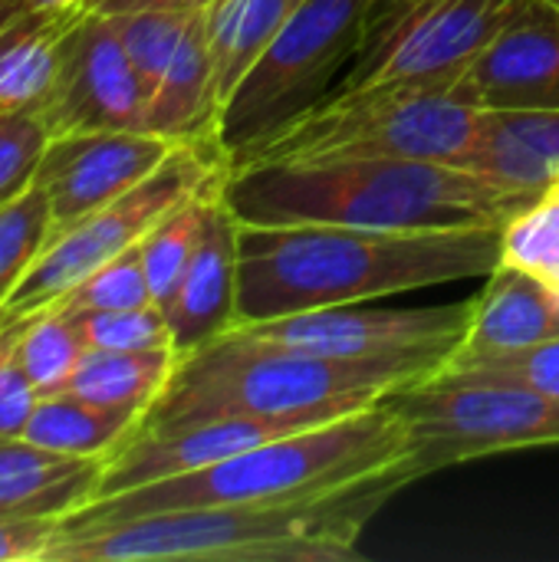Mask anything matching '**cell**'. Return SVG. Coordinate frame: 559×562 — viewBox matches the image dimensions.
Segmentation results:
<instances>
[{"mask_svg":"<svg viewBox=\"0 0 559 562\" xmlns=\"http://www.w3.org/2000/svg\"><path fill=\"white\" fill-rule=\"evenodd\" d=\"M550 3H554V7H559V0H550Z\"/></svg>","mask_w":559,"mask_h":562,"instance_id":"74e56055","label":"cell"},{"mask_svg":"<svg viewBox=\"0 0 559 562\" xmlns=\"http://www.w3.org/2000/svg\"><path fill=\"white\" fill-rule=\"evenodd\" d=\"M300 3L303 0H217L208 10L217 102L231 95V89L267 49V43L283 30V23Z\"/></svg>","mask_w":559,"mask_h":562,"instance_id":"cb8c5ba5","label":"cell"},{"mask_svg":"<svg viewBox=\"0 0 559 562\" xmlns=\"http://www.w3.org/2000/svg\"><path fill=\"white\" fill-rule=\"evenodd\" d=\"M501 260L504 227L385 231L241 221L237 323H264L438 283L491 277Z\"/></svg>","mask_w":559,"mask_h":562,"instance_id":"6da1fadb","label":"cell"},{"mask_svg":"<svg viewBox=\"0 0 559 562\" xmlns=\"http://www.w3.org/2000/svg\"><path fill=\"white\" fill-rule=\"evenodd\" d=\"M79 326H82L86 349L138 352V349L171 346V329L158 303L135 306V310H86L79 313Z\"/></svg>","mask_w":559,"mask_h":562,"instance_id":"f546056e","label":"cell"},{"mask_svg":"<svg viewBox=\"0 0 559 562\" xmlns=\"http://www.w3.org/2000/svg\"><path fill=\"white\" fill-rule=\"evenodd\" d=\"M16 356L36 395L63 392L79 359L86 356L79 313L56 303L23 316L16 336Z\"/></svg>","mask_w":559,"mask_h":562,"instance_id":"484cf974","label":"cell"},{"mask_svg":"<svg viewBox=\"0 0 559 562\" xmlns=\"http://www.w3.org/2000/svg\"><path fill=\"white\" fill-rule=\"evenodd\" d=\"M175 362H178L175 346L138 349V352L86 349L63 392H72L105 408H125L145 415L152 402L161 395V389L168 385Z\"/></svg>","mask_w":559,"mask_h":562,"instance_id":"603a6c76","label":"cell"},{"mask_svg":"<svg viewBox=\"0 0 559 562\" xmlns=\"http://www.w3.org/2000/svg\"><path fill=\"white\" fill-rule=\"evenodd\" d=\"M30 10H82L86 0H26Z\"/></svg>","mask_w":559,"mask_h":562,"instance_id":"d590c367","label":"cell"},{"mask_svg":"<svg viewBox=\"0 0 559 562\" xmlns=\"http://www.w3.org/2000/svg\"><path fill=\"white\" fill-rule=\"evenodd\" d=\"M540 194L432 158L247 165L224 178V201L244 224L507 227Z\"/></svg>","mask_w":559,"mask_h":562,"instance_id":"7a4b0ae2","label":"cell"},{"mask_svg":"<svg viewBox=\"0 0 559 562\" xmlns=\"http://www.w3.org/2000/svg\"><path fill=\"white\" fill-rule=\"evenodd\" d=\"M461 168L514 188L547 191L559 181V109L481 112Z\"/></svg>","mask_w":559,"mask_h":562,"instance_id":"d6986e66","label":"cell"},{"mask_svg":"<svg viewBox=\"0 0 559 562\" xmlns=\"http://www.w3.org/2000/svg\"><path fill=\"white\" fill-rule=\"evenodd\" d=\"M138 422H142L138 412L105 408L72 392H49L36 398L33 415L20 438L59 454L109 461L128 441Z\"/></svg>","mask_w":559,"mask_h":562,"instance_id":"7402d4cb","label":"cell"},{"mask_svg":"<svg viewBox=\"0 0 559 562\" xmlns=\"http://www.w3.org/2000/svg\"><path fill=\"white\" fill-rule=\"evenodd\" d=\"M409 428V464L418 477L501 451L559 445V402L527 385L461 369L389 395Z\"/></svg>","mask_w":559,"mask_h":562,"instance_id":"ba28073f","label":"cell"},{"mask_svg":"<svg viewBox=\"0 0 559 562\" xmlns=\"http://www.w3.org/2000/svg\"><path fill=\"white\" fill-rule=\"evenodd\" d=\"M441 366L438 356L336 359L290 352L227 329L178 356L168 385L138 428L165 431L217 418H339L435 375Z\"/></svg>","mask_w":559,"mask_h":562,"instance_id":"5b68a950","label":"cell"},{"mask_svg":"<svg viewBox=\"0 0 559 562\" xmlns=\"http://www.w3.org/2000/svg\"><path fill=\"white\" fill-rule=\"evenodd\" d=\"M26 10V0H0V33H3V26L16 16V13H23Z\"/></svg>","mask_w":559,"mask_h":562,"instance_id":"8d00e7d4","label":"cell"},{"mask_svg":"<svg viewBox=\"0 0 559 562\" xmlns=\"http://www.w3.org/2000/svg\"><path fill=\"white\" fill-rule=\"evenodd\" d=\"M481 112L451 89L366 86L339 89L273 132L227 168L326 165L356 158H432L465 165Z\"/></svg>","mask_w":559,"mask_h":562,"instance_id":"8992f818","label":"cell"},{"mask_svg":"<svg viewBox=\"0 0 559 562\" xmlns=\"http://www.w3.org/2000/svg\"><path fill=\"white\" fill-rule=\"evenodd\" d=\"M59 520H0V562L46 560Z\"/></svg>","mask_w":559,"mask_h":562,"instance_id":"836d02e7","label":"cell"},{"mask_svg":"<svg viewBox=\"0 0 559 562\" xmlns=\"http://www.w3.org/2000/svg\"><path fill=\"white\" fill-rule=\"evenodd\" d=\"M237 224L221 184L211 198L201 244L161 306L178 356L217 339L237 323Z\"/></svg>","mask_w":559,"mask_h":562,"instance_id":"2e32d148","label":"cell"},{"mask_svg":"<svg viewBox=\"0 0 559 562\" xmlns=\"http://www.w3.org/2000/svg\"><path fill=\"white\" fill-rule=\"evenodd\" d=\"M175 148L178 142L135 128L49 135L33 184L49 198L53 237L145 181Z\"/></svg>","mask_w":559,"mask_h":562,"instance_id":"4fadbf2b","label":"cell"},{"mask_svg":"<svg viewBox=\"0 0 559 562\" xmlns=\"http://www.w3.org/2000/svg\"><path fill=\"white\" fill-rule=\"evenodd\" d=\"M53 237V211L43 188L30 184L0 207V310Z\"/></svg>","mask_w":559,"mask_h":562,"instance_id":"4316f807","label":"cell"},{"mask_svg":"<svg viewBox=\"0 0 559 562\" xmlns=\"http://www.w3.org/2000/svg\"><path fill=\"white\" fill-rule=\"evenodd\" d=\"M224 171L227 158L214 142H181L145 181L56 234L3 303L0 319H23L59 303L96 267L135 247L175 204Z\"/></svg>","mask_w":559,"mask_h":562,"instance_id":"9c48e42d","label":"cell"},{"mask_svg":"<svg viewBox=\"0 0 559 562\" xmlns=\"http://www.w3.org/2000/svg\"><path fill=\"white\" fill-rule=\"evenodd\" d=\"M559 339V290L537 273L504 263L471 300V323L458 352L445 366L507 356Z\"/></svg>","mask_w":559,"mask_h":562,"instance_id":"e0dca14e","label":"cell"},{"mask_svg":"<svg viewBox=\"0 0 559 562\" xmlns=\"http://www.w3.org/2000/svg\"><path fill=\"white\" fill-rule=\"evenodd\" d=\"M102 471V458L0 438V520H63L96 497Z\"/></svg>","mask_w":559,"mask_h":562,"instance_id":"ac0fdd59","label":"cell"},{"mask_svg":"<svg viewBox=\"0 0 559 562\" xmlns=\"http://www.w3.org/2000/svg\"><path fill=\"white\" fill-rule=\"evenodd\" d=\"M148 95L115 33L112 16L82 10L63 36L59 69L46 99L33 109L49 135L145 128Z\"/></svg>","mask_w":559,"mask_h":562,"instance_id":"7c38bea8","label":"cell"},{"mask_svg":"<svg viewBox=\"0 0 559 562\" xmlns=\"http://www.w3.org/2000/svg\"><path fill=\"white\" fill-rule=\"evenodd\" d=\"M451 95L478 112L559 109V7L517 0L504 26L458 76Z\"/></svg>","mask_w":559,"mask_h":562,"instance_id":"5bb4252c","label":"cell"},{"mask_svg":"<svg viewBox=\"0 0 559 562\" xmlns=\"http://www.w3.org/2000/svg\"><path fill=\"white\" fill-rule=\"evenodd\" d=\"M441 369H461V372H474V375H488V379L517 382V385H527V389L559 402V339H550L534 349L474 359L465 366H441Z\"/></svg>","mask_w":559,"mask_h":562,"instance_id":"1f68e13d","label":"cell"},{"mask_svg":"<svg viewBox=\"0 0 559 562\" xmlns=\"http://www.w3.org/2000/svg\"><path fill=\"white\" fill-rule=\"evenodd\" d=\"M415 481L405 458L336 494L145 514L56 533L46 562H356L366 524Z\"/></svg>","mask_w":559,"mask_h":562,"instance_id":"3957f363","label":"cell"},{"mask_svg":"<svg viewBox=\"0 0 559 562\" xmlns=\"http://www.w3.org/2000/svg\"><path fill=\"white\" fill-rule=\"evenodd\" d=\"M409 458V428L389 398L359 412L310 425L208 468L152 481L112 497L89 501L59 520L56 533L105 527L145 514L224 507V504H283L346 491L366 477L385 474Z\"/></svg>","mask_w":559,"mask_h":562,"instance_id":"277c9868","label":"cell"},{"mask_svg":"<svg viewBox=\"0 0 559 562\" xmlns=\"http://www.w3.org/2000/svg\"><path fill=\"white\" fill-rule=\"evenodd\" d=\"M191 16L194 13H175V10H135V13L112 16L115 33L122 40V46L132 59V69L148 99L158 89L165 69L171 66Z\"/></svg>","mask_w":559,"mask_h":562,"instance_id":"83f0119b","label":"cell"},{"mask_svg":"<svg viewBox=\"0 0 559 562\" xmlns=\"http://www.w3.org/2000/svg\"><path fill=\"white\" fill-rule=\"evenodd\" d=\"M217 0H86V10L115 16V13H135V10H175V13H198L211 10Z\"/></svg>","mask_w":559,"mask_h":562,"instance_id":"e575fe53","label":"cell"},{"mask_svg":"<svg viewBox=\"0 0 559 562\" xmlns=\"http://www.w3.org/2000/svg\"><path fill=\"white\" fill-rule=\"evenodd\" d=\"M217 109L221 102H217L214 56L208 40V10H201L191 16L171 66L165 69L158 89L148 99L145 128L178 145L214 142Z\"/></svg>","mask_w":559,"mask_h":562,"instance_id":"ffe728a7","label":"cell"},{"mask_svg":"<svg viewBox=\"0 0 559 562\" xmlns=\"http://www.w3.org/2000/svg\"><path fill=\"white\" fill-rule=\"evenodd\" d=\"M16 336L20 319H0V438H20L40 398L20 366Z\"/></svg>","mask_w":559,"mask_h":562,"instance_id":"d6a6232c","label":"cell"},{"mask_svg":"<svg viewBox=\"0 0 559 562\" xmlns=\"http://www.w3.org/2000/svg\"><path fill=\"white\" fill-rule=\"evenodd\" d=\"M471 300L455 306H418V310H356L326 306L293 313L264 323L231 326L250 342L336 356V359H379V356H438L451 359L468 333Z\"/></svg>","mask_w":559,"mask_h":562,"instance_id":"8fae6325","label":"cell"},{"mask_svg":"<svg viewBox=\"0 0 559 562\" xmlns=\"http://www.w3.org/2000/svg\"><path fill=\"white\" fill-rule=\"evenodd\" d=\"M49 132L33 109L0 112V207L16 201L40 168Z\"/></svg>","mask_w":559,"mask_h":562,"instance_id":"4dcf8cb0","label":"cell"},{"mask_svg":"<svg viewBox=\"0 0 559 562\" xmlns=\"http://www.w3.org/2000/svg\"><path fill=\"white\" fill-rule=\"evenodd\" d=\"M86 10V7H82ZM82 10H23L0 33V112L36 109L59 69V46Z\"/></svg>","mask_w":559,"mask_h":562,"instance_id":"44dd1931","label":"cell"},{"mask_svg":"<svg viewBox=\"0 0 559 562\" xmlns=\"http://www.w3.org/2000/svg\"><path fill=\"white\" fill-rule=\"evenodd\" d=\"M227 171L217 175L211 184H204L201 191H194L191 198H185L181 204H175L142 240V260H145V273H148V286L158 306L168 303V296L175 293L185 267L191 263L201 234H204V217L211 207V198L217 194V188L224 184Z\"/></svg>","mask_w":559,"mask_h":562,"instance_id":"d4e9b609","label":"cell"},{"mask_svg":"<svg viewBox=\"0 0 559 562\" xmlns=\"http://www.w3.org/2000/svg\"><path fill=\"white\" fill-rule=\"evenodd\" d=\"M517 0H385L339 89L428 86L451 89Z\"/></svg>","mask_w":559,"mask_h":562,"instance_id":"30bf717a","label":"cell"},{"mask_svg":"<svg viewBox=\"0 0 559 562\" xmlns=\"http://www.w3.org/2000/svg\"><path fill=\"white\" fill-rule=\"evenodd\" d=\"M326 415H293V418H217L185 428H165V431H142L135 428L128 441L105 461L99 497H112L152 481H165L175 474H188L198 468H208L221 458H231L237 451H247L260 441L323 425Z\"/></svg>","mask_w":559,"mask_h":562,"instance_id":"9a60e30c","label":"cell"},{"mask_svg":"<svg viewBox=\"0 0 559 562\" xmlns=\"http://www.w3.org/2000/svg\"><path fill=\"white\" fill-rule=\"evenodd\" d=\"M379 0H303L221 102L214 142L227 165L329 95L333 76L359 56Z\"/></svg>","mask_w":559,"mask_h":562,"instance_id":"52a82bcc","label":"cell"},{"mask_svg":"<svg viewBox=\"0 0 559 562\" xmlns=\"http://www.w3.org/2000/svg\"><path fill=\"white\" fill-rule=\"evenodd\" d=\"M148 303H155V296L148 286V273H145L138 244L115 254L102 267H96L86 280H79L59 300V306L79 310V313H86V310H135V306H148Z\"/></svg>","mask_w":559,"mask_h":562,"instance_id":"f1b7e54d","label":"cell"}]
</instances>
